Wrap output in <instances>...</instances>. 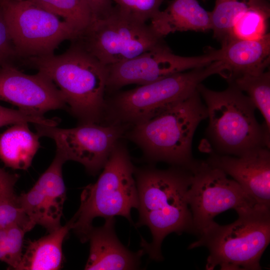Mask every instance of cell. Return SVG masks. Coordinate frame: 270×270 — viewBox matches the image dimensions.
<instances>
[{"label": "cell", "instance_id": "3957f363", "mask_svg": "<svg viewBox=\"0 0 270 270\" xmlns=\"http://www.w3.org/2000/svg\"><path fill=\"white\" fill-rule=\"evenodd\" d=\"M206 118V105L196 88L157 116L132 126L128 137L148 160L188 168L194 160L192 154L194 134Z\"/></svg>", "mask_w": 270, "mask_h": 270}, {"label": "cell", "instance_id": "ac0fdd59", "mask_svg": "<svg viewBox=\"0 0 270 270\" xmlns=\"http://www.w3.org/2000/svg\"><path fill=\"white\" fill-rule=\"evenodd\" d=\"M40 138L28 122L13 124L0 134V160L6 166L27 170L40 148Z\"/></svg>", "mask_w": 270, "mask_h": 270}, {"label": "cell", "instance_id": "1f68e13d", "mask_svg": "<svg viewBox=\"0 0 270 270\" xmlns=\"http://www.w3.org/2000/svg\"><path fill=\"white\" fill-rule=\"evenodd\" d=\"M92 13L93 18L108 14L113 8L112 0H85Z\"/></svg>", "mask_w": 270, "mask_h": 270}, {"label": "cell", "instance_id": "30bf717a", "mask_svg": "<svg viewBox=\"0 0 270 270\" xmlns=\"http://www.w3.org/2000/svg\"><path fill=\"white\" fill-rule=\"evenodd\" d=\"M0 7L18 56L52 54L64 41L80 36L68 22L30 0H0Z\"/></svg>", "mask_w": 270, "mask_h": 270}, {"label": "cell", "instance_id": "4dcf8cb0", "mask_svg": "<svg viewBox=\"0 0 270 270\" xmlns=\"http://www.w3.org/2000/svg\"><path fill=\"white\" fill-rule=\"evenodd\" d=\"M18 174H10L0 168V198L14 194V186L18 179Z\"/></svg>", "mask_w": 270, "mask_h": 270}, {"label": "cell", "instance_id": "9a60e30c", "mask_svg": "<svg viewBox=\"0 0 270 270\" xmlns=\"http://www.w3.org/2000/svg\"><path fill=\"white\" fill-rule=\"evenodd\" d=\"M114 218L105 219L100 227L92 226L88 235L90 254L84 270H135L139 268L142 248L132 252L118 240L114 231Z\"/></svg>", "mask_w": 270, "mask_h": 270}, {"label": "cell", "instance_id": "8fae6325", "mask_svg": "<svg viewBox=\"0 0 270 270\" xmlns=\"http://www.w3.org/2000/svg\"><path fill=\"white\" fill-rule=\"evenodd\" d=\"M40 138L52 139L56 152L66 161L82 164L90 174L95 175L103 168L128 126L122 124H80L76 127L62 128L34 124Z\"/></svg>", "mask_w": 270, "mask_h": 270}, {"label": "cell", "instance_id": "5bb4252c", "mask_svg": "<svg viewBox=\"0 0 270 270\" xmlns=\"http://www.w3.org/2000/svg\"><path fill=\"white\" fill-rule=\"evenodd\" d=\"M210 152L208 164L230 176L258 203L270 209V148H256L240 156Z\"/></svg>", "mask_w": 270, "mask_h": 270}, {"label": "cell", "instance_id": "277c9868", "mask_svg": "<svg viewBox=\"0 0 270 270\" xmlns=\"http://www.w3.org/2000/svg\"><path fill=\"white\" fill-rule=\"evenodd\" d=\"M206 105L208 138L217 154L240 156L258 147L270 148V132L256 120L255 106L247 95L232 84L215 91L197 86Z\"/></svg>", "mask_w": 270, "mask_h": 270}, {"label": "cell", "instance_id": "44dd1931", "mask_svg": "<svg viewBox=\"0 0 270 270\" xmlns=\"http://www.w3.org/2000/svg\"><path fill=\"white\" fill-rule=\"evenodd\" d=\"M268 0H216L210 13L211 30L215 38L224 42L239 16L249 8L265 3Z\"/></svg>", "mask_w": 270, "mask_h": 270}, {"label": "cell", "instance_id": "836d02e7", "mask_svg": "<svg viewBox=\"0 0 270 270\" xmlns=\"http://www.w3.org/2000/svg\"><path fill=\"white\" fill-rule=\"evenodd\" d=\"M203 0V1H204H204H206V0Z\"/></svg>", "mask_w": 270, "mask_h": 270}, {"label": "cell", "instance_id": "7c38bea8", "mask_svg": "<svg viewBox=\"0 0 270 270\" xmlns=\"http://www.w3.org/2000/svg\"><path fill=\"white\" fill-rule=\"evenodd\" d=\"M220 58V50H211L200 56H180L172 53L164 44L129 60L108 66L106 90H114L130 84H148L207 66Z\"/></svg>", "mask_w": 270, "mask_h": 270}, {"label": "cell", "instance_id": "83f0119b", "mask_svg": "<svg viewBox=\"0 0 270 270\" xmlns=\"http://www.w3.org/2000/svg\"><path fill=\"white\" fill-rule=\"evenodd\" d=\"M121 12L143 22L150 20L160 10L164 0H112Z\"/></svg>", "mask_w": 270, "mask_h": 270}, {"label": "cell", "instance_id": "484cf974", "mask_svg": "<svg viewBox=\"0 0 270 270\" xmlns=\"http://www.w3.org/2000/svg\"><path fill=\"white\" fill-rule=\"evenodd\" d=\"M26 232L18 226L0 227V260L6 263L10 268L17 270L19 266Z\"/></svg>", "mask_w": 270, "mask_h": 270}, {"label": "cell", "instance_id": "8992f818", "mask_svg": "<svg viewBox=\"0 0 270 270\" xmlns=\"http://www.w3.org/2000/svg\"><path fill=\"white\" fill-rule=\"evenodd\" d=\"M220 60L176 74L114 95L106 105V124L134 126L157 116L194 92L208 76L223 72Z\"/></svg>", "mask_w": 270, "mask_h": 270}, {"label": "cell", "instance_id": "52a82bcc", "mask_svg": "<svg viewBox=\"0 0 270 270\" xmlns=\"http://www.w3.org/2000/svg\"><path fill=\"white\" fill-rule=\"evenodd\" d=\"M188 246L206 247V270H260V260L270 241V210L239 216L234 222H215Z\"/></svg>", "mask_w": 270, "mask_h": 270}, {"label": "cell", "instance_id": "e0dca14e", "mask_svg": "<svg viewBox=\"0 0 270 270\" xmlns=\"http://www.w3.org/2000/svg\"><path fill=\"white\" fill-rule=\"evenodd\" d=\"M150 20V26L163 38L176 32L211 30L210 13L198 0H172Z\"/></svg>", "mask_w": 270, "mask_h": 270}, {"label": "cell", "instance_id": "f1b7e54d", "mask_svg": "<svg viewBox=\"0 0 270 270\" xmlns=\"http://www.w3.org/2000/svg\"><path fill=\"white\" fill-rule=\"evenodd\" d=\"M60 122L58 118H47L20 110L7 108L0 105V128L20 122L56 126Z\"/></svg>", "mask_w": 270, "mask_h": 270}, {"label": "cell", "instance_id": "e575fe53", "mask_svg": "<svg viewBox=\"0 0 270 270\" xmlns=\"http://www.w3.org/2000/svg\"></svg>", "mask_w": 270, "mask_h": 270}, {"label": "cell", "instance_id": "4316f807", "mask_svg": "<svg viewBox=\"0 0 270 270\" xmlns=\"http://www.w3.org/2000/svg\"><path fill=\"white\" fill-rule=\"evenodd\" d=\"M35 226L22 206L18 196L0 198V227L18 226L28 232Z\"/></svg>", "mask_w": 270, "mask_h": 270}, {"label": "cell", "instance_id": "d4e9b609", "mask_svg": "<svg viewBox=\"0 0 270 270\" xmlns=\"http://www.w3.org/2000/svg\"><path fill=\"white\" fill-rule=\"evenodd\" d=\"M18 198L24 212L35 225L42 226L48 232L60 226L54 222L50 206L36 184L28 192L22 193Z\"/></svg>", "mask_w": 270, "mask_h": 270}, {"label": "cell", "instance_id": "ba28073f", "mask_svg": "<svg viewBox=\"0 0 270 270\" xmlns=\"http://www.w3.org/2000/svg\"><path fill=\"white\" fill-rule=\"evenodd\" d=\"M192 180L187 192L194 234L199 236L212 224L214 218L230 209L238 216L270 210L253 199L234 180L206 160H196L188 168Z\"/></svg>", "mask_w": 270, "mask_h": 270}, {"label": "cell", "instance_id": "9c48e42d", "mask_svg": "<svg viewBox=\"0 0 270 270\" xmlns=\"http://www.w3.org/2000/svg\"><path fill=\"white\" fill-rule=\"evenodd\" d=\"M163 38L150 24L114 7L108 14L93 18L77 39L101 62L110 66L164 44Z\"/></svg>", "mask_w": 270, "mask_h": 270}, {"label": "cell", "instance_id": "6da1fadb", "mask_svg": "<svg viewBox=\"0 0 270 270\" xmlns=\"http://www.w3.org/2000/svg\"><path fill=\"white\" fill-rule=\"evenodd\" d=\"M139 218L136 224L150 228L152 241L141 240L150 258L162 260L161 246L170 234H194L192 214L187 201L192 172L186 168L172 166L166 170L154 167L135 168Z\"/></svg>", "mask_w": 270, "mask_h": 270}, {"label": "cell", "instance_id": "d6986e66", "mask_svg": "<svg viewBox=\"0 0 270 270\" xmlns=\"http://www.w3.org/2000/svg\"><path fill=\"white\" fill-rule=\"evenodd\" d=\"M70 226L68 222L48 235L30 241L23 253L18 270H58L63 262L62 244Z\"/></svg>", "mask_w": 270, "mask_h": 270}, {"label": "cell", "instance_id": "2e32d148", "mask_svg": "<svg viewBox=\"0 0 270 270\" xmlns=\"http://www.w3.org/2000/svg\"><path fill=\"white\" fill-rule=\"evenodd\" d=\"M222 76L230 83L245 74L266 71L270 64V35L257 40H229L222 43Z\"/></svg>", "mask_w": 270, "mask_h": 270}, {"label": "cell", "instance_id": "cb8c5ba5", "mask_svg": "<svg viewBox=\"0 0 270 270\" xmlns=\"http://www.w3.org/2000/svg\"><path fill=\"white\" fill-rule=\"evenodd\" d=\"M30 0L62 18L79 33L80 36L88 27L93 19L92 13L85 0Z\"/></svg>", "mask_w": 270, "mask_h": 270}, {"label": "cell", "instance_id": "603a6c76", "mask_svg": "<svg viewBox=\"0 0 270 270\" xmlns=\"http://www.w3.org/2000/svg\"><path fill=\"white\" fill-rule=\"evenodd\" d=\"M230 84L247 94L256 108L261 112L265 121L264 126L270 132V72L242 75Z\"/></svg>", "mask_w": 270, "mask_h": 270}, {"label": "cell", "instance_id": "7402d4cb", "mask_svg": "<svg viewBox=\"0 0 270 270\" xmlns=\"http://www.w3.org/2000/svg\"><path fill=\"white\" fill-rule=\"evenodd\" d=\"M270 16V6L268 1L249 8L236 19L229 37L226 41L229 40H257L262 38L268 34Z\"/></svg>", "mask_w": 270, "mask_h": 270}, {"label": "cell", "instance_id": "f546056e", "mask_svg": "<svg viewBox=\"0 0 270 270\" xmlns=\"http://www.w3.org/2000/svg\"><path fill=\"white\" fill-rule=\"evenodd\" d=\"M18 56L12 40L10 31L0 7V68L12 64L11 60Z\"/></svg>", "mask_w": 270, "mask_h": 270}, {"label": "cell", "instance_id": "5b68a950", "mask_svg": "<svg viewBox=\"0 0 270 270\" xmlns=\"http://www.w3.org/2000/svg\"><path fill=\"white\" fill-rule=\"evenodd\" d=\"M134 170L126 147L118 142L96 182L83 190L80 206L68 222L82 242H88L96 218L122 216L132 222L131 210L138 206Z\"/></svg>", "mask_w": 270, "mask_h": 270}, {"label": "cell", "instance_id": "ffe728a7", "mask_svg": "<svg viewBox=\"0 0 270 270\" xmlns=\"http://www.w3.org/2000/svg\"><path fill=\"white\" fill-rule=\"evenodd\" d=\"M66 161L58 154L46 170L35 183L45 196L52 217L58 226L66 198V189L62 178V168Z\"/></svg>", "mask_w": 270, "mask_h": 270}, {"label": "cell", "instance_id": "7a4b0ae2", "mask_svg": "<svg viewBox=\"0 0 270 270\" xmlns=\"http://www.w3.org/2000/svg\"><path fill=\"white\" fill-rule=\"evenodd\" d=\"M26 62L52 81L80 124H100L104 120L108 66L80 42L62 54L28 58Z\"/></svg>", "mask_w": 270, "mask_h": 270}, {"label": "cell", "instance_id": "4fadbf2b", "mask_svg": "<svg viewBox=\"0 0 270 270\" xmlns=\"http://www.w3.org/2000/svg\"><path fill=\"white\" fill-rule=\"evenodd\" d=\"M0 100L40 116L52 110H68L60 90L48 76L40 72L24 74L12 64L0 68Z\"/></svg>", "mask_w": 270, "mask_h": 270}, {"label": "cell", "instance_id": "d6a6232c", "mask_svg": "<svg viewBox=\"0 0 270 270\" xmlns=\"http://www.w3.org/2000/svg\"><path fill=\"white\" fill-rule=\"evenodd\" d=\"M13 0L22 1V0Z\"/></svg>", "mask_w": 270, "mask_h": 270}]
</instances>
